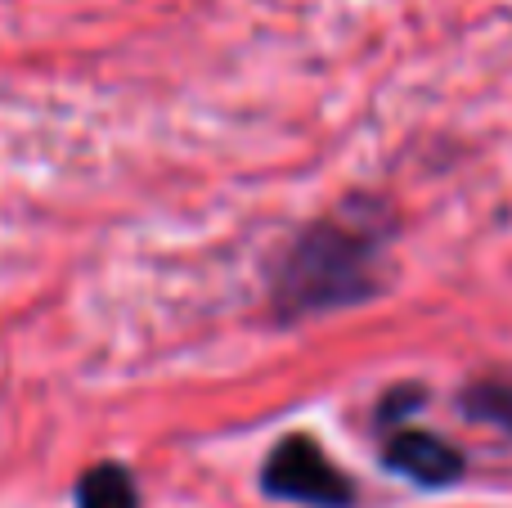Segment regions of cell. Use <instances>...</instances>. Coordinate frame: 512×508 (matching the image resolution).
I'll return each instance as SVG.
<instances>
[{
  "mask_svg": "<svg viewBox=\"0 0 512 508\" xmlns=\"http://www.w3.org/2000/svg\"><path fill=\"white\" fill-rule=\"evenodd\" d=\"M382 216H328L279 252L270 275V306L283 324L369 302L382 293Z\"/></svg>",
  "mask_w": 512,
  "mask_h": 508,
  "instance_id": "6da1fadb",
  "label": "cell"
},
{
  "mask_svg": "<svg viewBox=\"0 0 512 508\" xmlns=\"http://www.w3.org/2000/svg\"><path fill=\"white\" fill-rule=\"evenodd\" d=\"M261 491L270 500L306 504V508H351L355 482L328 459V450L306 432H292L265 455Z\"/></svg>",
  "mask_w": 512,
  "mask_h": 508,
  "instance_id": "7a4b0ae2",
  "label": "cell"
},
{
  "mask_svg": "<svg viewBox=\"0 0 512 508\" xmlns=\"http://www.w3.org/2000/svg\"><path fill=\"white\" fill-rule=\"evenodd\" d=\"M382 464L391 473H400L405 482L414 486H454L463 477V450H454L450 441L432 437V432H418V428H400L387 437L382 446Z\"/></svg>",
  "mask_w": 512,
  "mask_h": 508,
  "instance_id": "3957f363",
  "label": "cell"
},
{
  "mask_svg": "<svg viewBox=\"0 0 512 508\" xmlns=\"http://www.w3.org/2000/svg\"><path fill=\"white\" fill-rule=\"evenodd\" d=\"M77 508H140V486H135L126 464H90L77 482Z\"/></svg>",
  "mask_w": 512,
  "mask_h": 508,
  "instance_id": "277c9868",
  "label": "cell"
},
{
  "mask_svg": "<svg viewBox=\"0 0 512 508\" xmlns=\"http://www.w3.org/2000/svg\"><path fill=\"white\" fill-rule=\"evenodd\" d=\"M459 405L468 419L490 423V428L512 437V383H504V378H481V383H472Z\"/></svg>",
  "mask_w": 512,
  "mask_h": 508,
  "instance_id": "5b68a950",
  "label": "cell"
},
{
  "mask_svg": "<svg viewBox=\"0 0 512 508\" xmlns=\"http://www.w3.org/2000/svg\"><path fill=\"white\" fill-rule=\"evenodd\" d=\"M418 405H423V392H418V387H400V392H391L387 401H382V423L400 419V414L418 410Z\"/></svg>",
  "mask_w": 512,
  "mask_h": 508,
  "instance_id": "8992f818",
  "label": "cell"
}]
</instances>
